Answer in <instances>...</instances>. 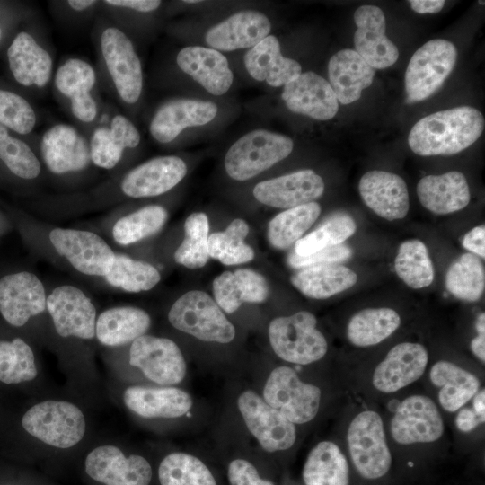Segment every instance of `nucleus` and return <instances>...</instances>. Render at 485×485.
<instances>
[{"label": "nucleus", "mask_w": 485, "mask_h": 485, "mask_svg": "<svg viewBox=\"0 0 485 485\" xmlns=\"http://www.w3.org/2000/svg\"><path fill=\"white\" fill-rule=\"evenodd\" d=\"M293 140L284 135L258 129L239 138L225 157L227 174L236 181H246L287 157Z\"/></svg>", "instance_id": "obj_6"}, {"label": "nucleus", "mask_w": 485, "mask_h": 485, "mask_svg": "<svg viewBox=\"0 0 485 485\" xmlns=\"http://www.w3.org/2000/svg\"><path fill=\"white\" fill-rule=\"evenodd\" d=\"M0 38H1V31H0Z\"/></svg>", "instance_id": "obj_64"}, {"label": "nucleus", "mask_w": 485, "mask_h": 485, "mask_svg": "<svg viewBox=\"0 0 485 485\" xmlns=\"http://www.w3.org/2000/svg\"><path fill=\"white\" fill-rule=\"evenodd\" d=\"M129 363L146 377L161 385H174L186 375V362L177 344L170 339L143 335L129 349Z\"/></svg>", "instance_id": "obj_13"}, {"label": "nucleus", "mask_w": 485, "mask_h": 485, "mask_svg": "<svg viewBox=\"0 0 485 485\" xmlns=\"http://www.w3.org/2000/svg\"><path fill=\"white\" fill-rule=\"evenodd\" d=\"M101 47L118 93L127 103H135L142 91L143 76L130 40L120 30L110 27L101 34Z\"/></svg>", "instance_id": "obj_15"}, {"label": "nucleus", "mask_w": 485, "mask_h": 485, "mask_svg": "<svg viewBox=\"0 0 485 485\" xmlns=\"http://www.w3.org/2000/svg\"><path fill=\"white\" fill-rule=\"evenodd\" d=\"M416 190L421 205L436 215L462 210L471 198L467 180L458 171L425 176L419 180Z\"/></svg>", "instance_id": "obj_29"}, {"label": "nucleus", "mask_w": 485, "mask_h": 485, "mask_svg": "<svg viewBox=\"0 0 485 485\" xmlns=\"http://www.w3.org/2000/svg\"><path fill=\"white\" fill-rule=\"evenodd\" d=\"M48 310L59 336L92 340L95 337L96 309L80 288L57 287L47 296Z\"/></svg>", "instance_id": "obj_14"}, {"label": "nucleus", "mask_w": 485, "mask_h": 485, "mask_svg": "<svg viewBox=\"0 0 485 485\" xmlns=\"http://www.w3.org/2000/svg\"><path fill=\"white\" fill-rule=\"evenodd\" d=\"M269 339L275 354L291 364L315 363L328 351V342L317 328L316 317L307 311L273 319L269 325Z\"/></svg>", "instance_id": "obj_3"}, {"label": "nucleus", "mask_w": 485, "mask_h": 485, "mask_svg": "<svg viewBox=\"0 0 485 485\" xmlns=\"http://www.w3.org/2000/svg\"><path fill=\"white\" fill-rule=\"evenodd\" d=\"M394 269L398 277L414 289L428 287L434 279V268L428 251L424 242L418 239L401 243L394 260Z\"/></svg>", "instance_id": "obj_40"}, {"label": "nucleus", "mask_w": 485, "mask_h": 485, "mask_svg": "<svg viewBox=\"0 0 485 485\" xmlns=\"http://www.w3.org/2000/svg\"><path fill=\"white\" fill-rule=\"evenodd\" d=\"M455 413V426L461 432H471L484 423L485 419L478 415L472 406H464Z\"/></svg>", "instance_id": "obj_56"}, {"label": "nucleus", "mask_w": 485, "mask_h": 485, "mask_svg": "<svg viewBox=\"0 0 485 485\" xmlns=\"http://www.w3.org/2000/svg\"><path fill=\"white\" fill-rule=\"evenodd\" d=\"M38 369L31 348L22 339L0 341V381L21 384L36 378Z\"/></svg>", "instance_id": "obj_47"}, {"label": "nucleus", "mask_w": 485, "mask_h": 485, "mask_svg": "<svg viewBox=\"0 0 485 485\" xmlns=\"http://www.w3.org/2000/svg\"><path fill=\"white\" fill-rule=\"evenodd\" d=\"M445 287L457 299L478 301L485 288V270L480 258L470 252L463 253L448 268Z\"/></svg>", "instance_id": "obj_41"}, {"label": "nucleus", "mask_w": 485, "mask_h": 485, "mask_svg": "<svg viewBox=\"0 0 485 485\" xmlns=\"http://www.w3.org/2000/svg\"><path fill=\"white\" fill-rule=\"evenodd\" d=\"M409 3L414 12L423 14L440 12L445 2L444 0H410Z\"/></svg>", "instance_id": "obj_59"}, {"label": "nucleus", "mask_w": 485, "mask_h": 485, "mask_svg": "<svg viewBox=\"0 0 485 485\" xmlns=\"http://www.w3.org/2000/svg\"><path fill=\"white\" fill-rule=\"evenodd\" d=\"M428 378L436 390L437 406L447 413H455L469 404L481 389L476 374L445 359L437 360L429 367Z\"/></svg>", "instance_id": "obj_23"}, {"label": "nucleus", "mask_w": 485, "mask_h": 485, "mask_svg": "<svg viewBox=\"0 0 485 485\" xmlns=\"http://www.w3.org/2000/svg\"><path fill=\"white\" fill-rule=\"evenodd\" d=\"M428 351L419 342L403 341L393 346L371 374L373 389L384 395L401 392L426 373Z\"/></svg>", "instance_id": "obj_11"}, {"label": "nucleus", "mask_w": 485, "mask_h": 485, "mask_svg": "<svg viewBox=\"0 0 485 485\" xmlns=\"http://www.w3.org/2000/svg\"><path fill=\"white\" fill-rule=\"evenodd\" d=\"M230 485H275L260 476L255 466L245 459L233 460L227 468Z\"/></svg>", "instance_id": "obj_54"}, {"label": "nucleus", "mask_w": 485, "mask_h": 485, "mask_svg": "<svg viewBox=\"0 0 485 485\" xmlns=\"http://www.w3.org/2000/svg\"><path fill=\"white\" fill-rule=\"evenodd\" d=\"M249 225L242 219H234L225 231L213 233L207 239L208 256L224 265H236L251 261L254 251L244 242Z\"/></svg>", "instance_id": "obj_43"}, {"label": "nucleus", "mask_w": 485, "mask_h": 485, "mask_svg": "<svg viewBox=\"0 0 485 485\" xmlns=\"http://www.w3.org/2000/svg\"><path fill=\"white\" fill-rule=\"evenodd\" d=\"M184 2L193 4V3H199L200 1H198V0H185Z\"/></svg>", "instance_id": "obj_62"}, {"label": "nucleus", "mask_w": 485, "mask_h": 485, "mask_svg": "<svg viewBox=\"0 0 485 485\" xmlns=\"http://www.w3.org/2000/svg\"><path fill=\"white\" fill-rule=\"evenodd\" d=\"M180 68L214 95L225 93L234 75L227 58L219 51L199 46L182 48L177 55Z\"/></svg>", "instance_id": "obj_27"}, {"label": "nucleus", "mask_w": 485, "mask_h": 485, "mask_svg": "<svg viewBox=\"0 0 485 485\" xmlns=\"http://www.w3.org/2000/svg\"><path fill=\"white\" fill-rule=\"evenodd\" d=\"M0 159L16 176L31 180L40 172V163L34 153L23 141L9 136L0 124Z\"/></svg>", "instance_id": "obj_49"}, {"label": "nucleus", "mask_w": 485, "mask_h": 485, "mask_svg": "<svg viewBox=\"0 0 485 485\" xmlns=\"http://www.w3.org/2000/svg\"><path fill=\"white\" fill-rule=\"evenodd\" d=\"M112 6L127 7L138 12H151L157 9L161 1L156 0H107Z\"/></svg>", "instance_id": "obj_58"}, {"label": "nucleus", "mask_w": 485, "mask_h": 485, "mask_svg": "<svg viewBox=\"0 0 485 485\" xmlns=\"http://www.w3.org/2000/svg\"><path fill=\"white\" fill-rule=\"evenodd\" d=\"M322 178L305 169L259 182L253 189L255 198L267 206L292 208L320 198L324 192Z\"/></svg>", "instance_id": "obj_19"}, {"label": "nucleus", "mask_w": 485, "mask_h": 485, "mask_svg": "<svg viewBox=\"0 0 485 485\" xmlns=\"http://www.w3.org/2000/svg\"><path fill=\"white\" fill-rule=\"evenodd\" d=\"M357 230L354 219L348 214L340 213L331 216L321 226L295 243L294 253L306 256L322 249L343 243Z\"/></svg>", "instance_id": "obj_46"}, {"label": "nucleus", "mask_w": 485, "mask_h": 485, "mask_svg": "<svg viewBox=\"0 0 485 485\" xmlns=\"http://www.w3.org/2000/svg\"><path fill=\"white\" fill-rule=\"evenodd\" d=\"M375 71L355 50L335 53L328 64L329 84L341 104L357 101L372 84Z\"/></svg>", "instance_id": "obj_31"}, {"label": "nucleus", "mask_w": 485, "mask_h": 485, "mask_svg": "<svg viewBox=\"0 0 485 485\" xmlns=\"http://www.w3.org/2000/svg\"><path fill=\"white\" fill-rule=\"evenodd\" d=\"M214 102L177 99L163 104L154 116L150 133L160 143L172 141L184 128L205 125L216 116Z\"/></svg>", "instance_id": "obj_26"}, {"label": "nucleus", "mask_w": 485, "mask_h": 485, "mask_svg": "<svg viewBox=\"0 0 485 485\" xmlns=\"http://www.w3.org/2000/svg\"><path fill=\"white\" fill-rule=\"evenodd\" d=\"M215 301L226 313H232L242 305L234 290V273L225 271L213 281Z\"/></svg>", "instance_id": "obj_53"}, {"label": "nucleus", "mask_w": 485, "mask_h": 485, "mask_svg": "<svg viewBox=\"0 0 485 485\" xmlns=\"http://www.w3.org/2000/svg\"><path fill=\"white\" fill-rule=\"evenodd\" d=\"M479 4L484 5V1H481V0H480V1H479Z\"/></svg>", "instance_id": "obj_63"}, {"label": "nucleus", "mask_w": 485, "mask_h": 485, "mask_svg": "<svg viewBox=\"0 0 485 485\" xmlns=\"http://www.w3.org/2000/svg\"><path fill=\"white\" fill-rule=\"evenodd\" d=\"M24 430L46 445L66 449L84 436L86 422L82 410L66 401H44L33 405L22 416Z\"/></svg>", "instance_id": "obj_5"}, {"label": "nucleus", "mask_w": 485, "mask_h": 485, "mask_svg": "<svg viewBox=\"0 0 485 485\" xmlns=\"http://www.w3.org/2000/svg\"><path fill=\"white\" fill-rule=\"evenodd\" d=\"M36 116L30 103L20 95L0 90V124L20 134L30 133Z\"/></svg>", "instance_id": "obj_50"}, {"label": "nucleus", "mask_w": 485, "mask_h": 485, "mask_svg": "<svg viewBox=\"0 0 485 485\" xmlns=\"http://www.w3.org/2000/svg\"><path fill=\"white\" fill-rule=\"evenodd\" d=\"M463 246L478 257L485 258V226L478 225L465 234Z\"/></svg>", "instance_id": "obj_55"}, {"label": "nucleus", "mask_w": 485, "mask_h": 485, "mask_svg": "<svg viewBox=\"0 0 485 485\" xmlns=\"http://www.w3.org/2000/svg\"><path fill=\"white\" fill-rule=\"evenodd\" d=\"M322 390L304 382L287 366L274 368L264 385L263 400L295 425L312 421L322 405Z\"/></svg>", "instance_id": "obj_7"}, {"label": "nucleus", "mask_w": 485, "mask_h": 485, "mask_svg": "<svg viewBox=\"0 0 485 485\" xmlns=\"http://www.w3.org/2000/svg\"><path fill=\"white\" fill-rule=\"evenodd\" d=\"M244 65L252 78L265 80L273 87L286 85L302 70L297 61L282 56L278 40L273 35H268L247 51Z\"/></svg>", "instance_id": "obj_30"}, {"label": "nucleus", "mask_w": 485, "mask_h": 485, "mask_svg": "<svg viewBox=\"0 0 485 485\" xmlns=\"http://www.w3.org/2000/svg\"><path fill=\"white\" fill-rule=\"evenodd\" d=\"M123 401L132 412L147 419L181 417L193 404L187 392L175 387L130 386L124 391Z\"/></svg>", "instance_id": "obj_28"}, {"label": "nucleus", "mask_w": 485, "mask_h": 485, "mask_svg": "<svg viewBox=\"0 0 485 485\" xmlns=\"http://www.w3.org/2000/svg\"><path fill=\"white\" fill-rule=\"evenodd\" d=\"M104 278L111 287L129 293H138L154 287L161 275L150 263L115 253L112 265Z\"/></svg>", "instance_id": "obj_42"}, {"label": "nucleus", "mask_w": 485, "mask_h": 485, "mask_svg": "<svg viewBox=\"0 0 485 485\" xmlns=\"http://www.w3.org/2000/svg\"><path fill=\"white\" fill-rule=\"evenodd\" d=\"M477 335L471 341V350L482 365L485 363V315L481 313L475 323Z\"/></svg>", "instance_id": "obj_57"}, {"label": "nucleus", "mask_w": 485, "mask_h": 485, "mask_svg": "<svg viewBox=\"0 0 485 485\" xmlns=\"http://www.w3.org/2000/svg\"><path fill=\"white\" fill-rule=\"evenodd\" d=\"M445 430L436 402L428 395L404 397L391 417L387 433L399 445H428L440 440Z\"/></svg>", "instance_id": "obj_8"}, {"label": "nucleus", "mask_w": 485, "mask_h": 485, "mask_svg": "<svg viewBox=\"0 0 485 485\" xmlns=\"http://www.w3.org/2000/svg\"><path fill=\"white\" fill-rule=\"evenodd\" d=\"M58 91L71 100L72 112L84 122L94 119L97 107L90 94L95 83L93 68L85 61L70 58L59 66L55 77Z\"/></svg>", "instance_id": "obj_32"}, {"label": "nucleus", "mask_w": 485, "mask_h": 485, "mask_svg": "<svg viewBox=\"0 0 485 485\" xmlns=\"http://www.w3.org/2000/svg\"><path fill=\"white\" fill-rule=\"evenodd\" d=\"M187 165L178 156H160L131 170L122 180L123 193L131 198L154 197L176 186L186 175Z\"/></svg>", "instance_id": "obj_22"}, {"label": "nucleus", "mask_w": 485, "mask_h": 485, "mask_svg": "<svg viewBox=\"0 0 485 485\" xmlns=\"http://www.w3.org/2000/svg\"><path fill=\"white\" fill-rule=\"evenodd\" d=\"M347 456L364 480L377 481L390 472L392 456L382 415L372 409L359 410L346 431Z\"/></svg>", "instance_id": "obj_2"}, {"label": "nucleus", "mask_w": 485, "mask_h": 485, "mask_svg": "<svg viewBox=\"0 0 485 485\" xmlns=\"http://www.w3.org/2000/svg\"><path fill=\"white\" fill-rule=\"evenodd\" d=\"M484 126V117L477 109L455 107L420 119L410 129L408 144L418 155H452L472 146Z\"/></svg>", "instance_id": "obj_1"}, {"label": "nucleus", "mask_w": 485, "mask_h": 485, "mask_svg": "<svg viewBox=\"0 0 485 485\" xmlns=\"http://www.w3.org/2000/svg\"><path fill=\"white\" fill-rule=\"evenodd\" d=\"M321 211V206L313 201L278 214L268 225L269 243L278 250L289 248L313 225Z\"/></svg>", "instance_id": "obj_39"}, {"label": "nucleus", "mask_w": 485, "mask_h": 485, "mask_svg": "<svg viewBox=\"0 0 485 485\" xmlns=\"http://www.w3.org/2000/svg\"><path fill=\"white\" fill-rule=\"evenodd\" d=\"M10 69L15 80L24 85L45 86L51 75L52 59L27 32H20L7 50Z\"/></svg>", "instance_id": "obj_33"}, {"label": "nucleus", "mask_w": 485, "mask_h": 485, "mask_svg": "<svg viewBox=\"0 0 485 485\" xmlns=\"http://www.w3.org/2000/svg\"><path fill=\"white\" fill-rule=\"evenodd\" d=\"M49 241L56 251L78 272L103 277L109 272L115 252L97 234L78 229L55 228Z\"/></svg>", "instance_id": "obj_12"}, {"label": "nucleus", "mask_w": 485, "mask_h": 485, "mask_svg": "<svg viewBox=\"0 0 485 485\" xmlns=\"http://www.w3.org/2000/svg\"><path fill=\"white\" fill-rule=\"evenodd\" d=\"M41 154L45 164L56 174L82 171L91 161L86 139L75 128L65 124L53 126L44 133Z\"/></svg>", "instance_id": "obj_24"}, {"label": "nucleus", "mask_w": 485, "mask_h": 485, "mask_svg": "<svg viewBox=\"0 0 485 485\" xmlns=\"http://www.w3.org/2000/svg\"><path fill=\"white\" fill-rule=\"evenodd\" d=\"M234 273V287L236 296L242 303H262L269 295V286L260 273L240 269Z\"/></svg>", "instance_id": "obj_51"}, {"label": "nucleus", "mask_w": 485, "mask_h": 485, "mask_svg": "<svg viewBox=\"0 0 485 485\" xmlns=\"http://www.w3.org/2000/svg\"><path fill=\"white\" fill-rule=\"evenodd\" d=\"M140 142L136 127L124 116H115L110 128H97L90 142L91 161L98 167L112 169L119 162L125 148Z\"/></svg>", "instance_id": "obj_37"}, {"label": "nucleus", "mask_w": 485, "mask_h": 485, "mask_svg": "<svg viewBox=\"0 0 485 485\" xmlns=\"http://www.w3.org/2000/svg\"><path fill=\"white\" fill-rule=\"evenodd\" d=\"M351 255L352 250L341 243L306 256H298L292 252L287 258V262L291 267L300 269L320 264L340 263L348 260Z\"/></svg>", "instance_id": "obj_52"}, {"label": "nucleus", "mask_w": 485, "mask_h": 485, "mask_svg": "<svg viewBox=\"0 0 485 485\" xmlns=\"http://www.w3.org/2000/svg\"><path fill=\"white\" fill-rule=\"evenodd\" d=\"M85 472L104 485H148L153 471L143 456L124 453L115 445H104L93 449L84 462Z\"/></svg>", "instance_id": "obj_16"}, {"label": "nucleus", "mask_w": 485, "mask_h": 485, "mask_svg": "<svg viewBox=\"0 0 485 485\" xmlns=\"http://www.w3.org/2000/svg\"><path fill=\"white\" fill-rule=\"evenodd\" d=\"M47 295L40 279L21 271L0 279V313L13 326H23L46 310Z\"/></svg>", "instance_id": "obj_17"}, {"label": "nucleus", "mask_w": 485, "mask_h": 485, "mask_svg": "<svg viewBox=\"0 0 485 485\" xmlns=\"http://www.w3.org/2000/svg\"><path fill=\"white\" fill-rule=\"evenodd\" d=\"M168 320L175 329L203 341L229 343L235 336L234 325L216 302L200 290L179 297L168 313Z\"/></svg>", "instance_id": "obj_4"}, {"label": "nucleus", "mask_w": 485, "mask_h": 485, "mask_svg": "<svg viewBox=\"0 0 485 485\" xmlns=\"http://www.w3.org/2000/svg\"><path fill=\"white\" fill-rule=\"evenodd\" d=\"M237 405L247 428L265 451H286L295 445V425L258 393L244 391L238 397Z\"/></svg>", "instance_id": "obj_10"}, {"label": "nucleus", "mask_w": 485, "mask_h": 485, "mask_svg": "<svg viewBox=\"0 0 485 485\" xmlns=\"http://www.w3.org/2000/svg\"><path fill=\"white\" fill-rule=\"evenodd\" d=\"M354 21L355 51L374 69L392 66L399 57V50L385 34L384 12L375 5H361L354 13Z\"/></svg>", "instance_id": "obj_18"}, {"label": "nucleus", "mask_w": 485, "mask_h": 485, "mask_svg": "<svg viewBox=\"0 0 485 485\" xmlns=\"http://www.w3.org/2000/svg\"><path fill=\"white\" fill-rule=\"evenodd\" d=\"M168 218L166 209L158 205L144 207L119 218L112 227V236L120 245L136 243L163 228Z\"/></svg>", "instance_id": "obj_44"}, {"label": "nucleus", "mask_w": 485, "mask_h": 485, "mask_svg": "<svg viewBox=\"0 0 485 485\" xmlns=\"http://www.w3.org/2000/svg\"><path fill=\"white\" fill-rule=\"evenodd\" d=\"M302 478L304 485H349L350 463L339 444L323 440L309 452Z\"/></svg>", "instance_id": "obj_34"}, {"label": "nucleus", "mask_w": 485, "mask_h": 485, "mask_svg": "<svg viewBox=\"0 0 485 485\" xmlns=\"http://www.w3.org/2000/svg\"><path fill=\"white\" fill-rule=\"evenodd\" d=\"M95 4L93 0H69L68 4L76 11H83Z\"/></svg>", "instance_id": "obj_61"}, {"label": "nucleus", "mask_w": 485, "mask_h": 485, "mask_svg": "<svg viewBox=\"0 0 485 485\" xmlns=\"http://www.w3.org/2000/svg\"><path fill=\"white\" fill-rule=\"evenodd\" d=\"M271 24L266 15L252 10L240 11L206 33L207 45L216 50L232 51L252 48L266 38Z\"/></svg>", "instance_id": "obj_25"}, {"label": "nucleus", "mask_w": 485, "mask_h": 485, "mask_svg": "<svg viewBox=\"0 0 485 485\" xmlns=\"http://www.w3.org/2000/svg\"><path fill=\"white\" fill-rule=\"evenodd\" d=\"M281 97L291 111L317 120L331 119L339 110L329 82L312 71L301 73L284 85Z\"/></svg>", "instance_id": "obj_21"}, {"label": "nucleus", "mask_w": 485, "mask_h": 485, "mask_svg": "<svg viewBox=\"0 0 485 485\" xmlns=\"http://www.w3.org/2000/svg\"><path fill=\"white\" fill-rule=\"evenodd\" d=\"M158 478L161 485H216L208 467L185 453L165 456L159 465Z\"/></svg>", "instance_id": "obj_45"}, {"label": "nucleus", "mask_w": 485, "mask_h": 485, "mask_svg": "<svg viewBox=\"0 0 485 485\" xmlns=\"http://www.w3.org/2000/svg\"><path fill=\"white\" fill-rule=\"evenodd\" d=\"M358 190L366 207L388 221L402 219L409 212L408 187L398 174L369 171L361 177Z\"/></svg>", "instance_id": "obj_20"}, {"label": "nucleus", "mask_w": 485, "mask_h": 485, "mask_svg": "<svg viewBox=\"0 0 485 485\" xmlns=\"http://www.w3.org/2000/svg\"><path fill=\"white\" fill-rule=\"evenodd\" d=\"M208 219L201 212L190 215L184 223L185 236L174 252L177 263L189 269H199L208 260Z\"/></svg>", "instance_id": "obj_48"}, {"label": "nucleus", "mask_w": 485, "mask_h": 485, "mask_svg": "<svg viewBox=\"0 0 485 485\" xmlns=\"http://www.w3.org/2000/svg\"><path fill=\"white\" fill-rule=\"evenodd\" d=\"M456 59V47L446 40H431L417 49L405 73L406 102L424 101L437 92L453 71Z\"/></svg>", "instance_id": "obj_9"}, {"label": "nucleus", "mask_w": 485, "mask_h": 485, "mask_svg": "<svg viewBox=\"0 0 485 485\" xmlns=\"http://www.w3.org/2000/svg\"><path fill=\"white\" fill-rule=\"evenodd\" d=\"M290 281L303 295L313 299H326L352 287L357 273L340 263L320 264L304 268Z\"/></svg>", "instance_id": "obj_36"}, {"label": "nucleus", "mask_w": 485, "mask_h": 485, "mask_svg": "<svg viewBox=\"0 0 485 485\" xmlns=\"http://www.w3.org/2000/svg\"><path fill=\"white\" fill-rule=\"evenodd\" d=\"M150 325L151 318L143 309L134 306L111 307L96 319L95 337L104 346H122L145 335Z\"/></svg>", "instance_id": "obj_35"}, {"label": "nucleus", "mask_w": 485, "mask_h": 485, "mask_svg": "<svg viewBox=\"0 0 485 485\" xmlns=\"http://www.w3.org/2000/svg\"><path fill=\"white\" fill-rule=\"evenodd\" d=\"M470 402L475 412L485 419V389L481 388Z\"/></svg>", "instance_id": "obj_60"}, {"label": "nucleus", "mask_w": 485, "mask_h": 485, "mask_svg": "<svg viewBox=\"0 0 485 485\" xmlns=\"http://www.w3.org/2000/svg\"><path fill=\"white\" fill-rule=\"evenodd\" d=\"M401 318L392 308H365L351 316L346 334L357 348L375 346L392 336L401 326Z\"/></svg>", "instance_id": "obj_38"}]
</instances>
